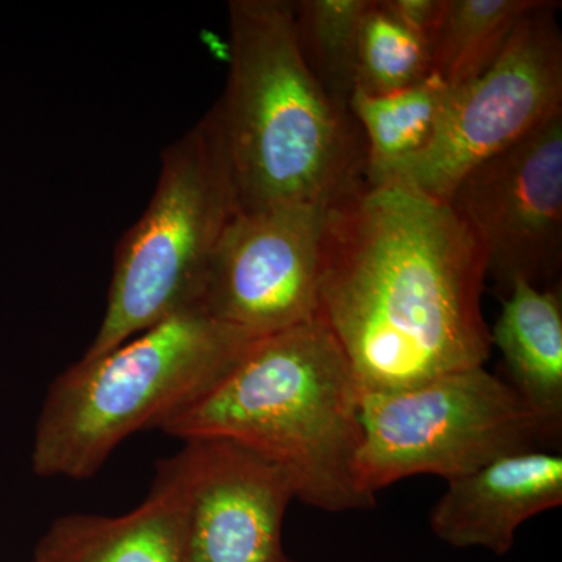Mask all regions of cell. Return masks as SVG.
<instances>
[{"label":"cell","mask_w":562,"mask_h":562,"mask_svg":"<svg viewBox=\"0 0 562 562\" xmlns=\"http://www.w3.org/2000/svg\"><path fill=\"white\" fill-rule=\"evenodd\" d=\"M486 257L447 202L361 181L327 210L316 319L361 395L484 366Z\"/></svg>","instance_id":"1"},{"label":"cell","mask_w":562,"mask_h":562,"mask_svg":"<svg viewBox=\"0 0 562 562\" xmlns=\"http://www.w3.org/2000/svg\"><path fill=\"white\" fill-rule=\"evenodd\" d=\"M180 441H225L290 476L295 501L327 513L371 509L358 483L361 390L339 344L314 319L255 339L209 391L161 425Z\"/></svg>","instance_id":"2"},{"label":"cell","mask_w":562,"mask_h":562,"mask_svg":"<svg viewBox=\"0 0 562 562\" xmlns=\"http://www.w3.org/2000/svg\"><path fill=\"white\" fill-rule=\"evenodd\" d=\"M228 32L227 87L213 110L238 211L330 206L364 181L368 144L303 61L292 2L232 0Z\"/></svg>","instance_id":"3"},{"label":"cell","mask_w":562,"mask_h":562,"mask_svg":"<svg viewBox=\"0 0 562 562\" xmlns=\"http://www.w3.org/2000/svg\"><path fill=\"white\" fill-rule=\"evenodd\" d=\"M257 339L181 310L50 383L33 439L43 479L88 480L125 439L158 428L209 391Z\"/></svg>","instance_id":"4"},{"label":"cell","mask_w":562,"mask_h":562,"mask_svg":"<svg viewBox=\"0 0 562 562\" xmlns=\"http://www.w3.org/2000/svg\"><path fill=\"white\" fill-rule=\"evenodd\" d=\"M236 213L231 161L211 109L162 151L149 205L114 251L105 313L83 357L194 308L211 255Z\"/></svg>","instance_id":"5"},{"label":"cell","mask_w":562,"mask_h":562,"mask_svg":"<svg viewBox=\"0 0 562 562\" xmlns=\"http://www.w3.org/2000/svg\"><path fill=\"white\" fill-rule=\"evenodd\" d=\"M358 483L366 494L416 475L458 479L557 439L505 379L484 366L361 395Z\"/></svg>","instance_id":"6"},{"label":"cell","mask_w":562,"mask_h":562,"mask_svg":"<svg viewBox=\"0 0 562 562\" xmlns=\"http://www.w3.org/2000/svg\"><path fill=\"white\" fill-rule=\"evenodd\" d=\"M560 2L538 0L479 79L450 90L431 143L366 183L447 202L471 169L562 113Z\"/></svg>","instance_id":"7"},{"label":"cell","mask_w":562,"mask_h":562,"mask_svg":"<svg viewBox=\"0 0 562 562\" xmlns=\"http://www.w3.org/2000/svg\"><path fill=\"white\" fill-rule=\"evenodd\" d=\"M447 203L482 247L498 297L517 280L560 288L562 113L471 169Z\"/></svg>","instance_id":"8"},{"label":"cell","mask_w":562,"mask_h":562,"mask_svg":"<svg viewBox=\"0 0 562 562\" xmlns=\"http://www.w3.org/2000/svg\"><path fill=\"white\" fill-rule=\"evenodd\" d=\"M327 210L238 211L211 255L194 308L257 338L316 319Z\"/></svg>","instance_id":"9"},{"label":"cell","mask_w":562,"mask_h":562,"mask_svg":"<svg viewBox=\"0 0 562 562\" xmlns=\"http://www.w3.org/2000/svg\"><path fill=\"white\" fill-rule=\"evenodd\" d=\"M183 443L158 462L179 506L183 561H286L284 517L295 501L290 476L236 443Z\"/></svg>","instance_id":"10"},{"label":"cell","mask_w":562,"mask_h":562,"mask_svg":"<svg viewBox=\"0 0 562 562\" xmlns=\"http://www.w3.org/2000/svg\"><path fill=\"white\" fill-rule=\"evenodd\" d=\"M562 505V457L530 450L490 462L447 482L430 513L439 541L453 549L512 552L519 528Z\"/></svg>","instance_id":"11"},{"label":"cell","mask_w":562,"mask_h":562,"mask_svg":"<svg viewBox=\"0 0 562 562\" xmlns=\"http://www.w3.org/2000/svg\"><path fill=\"white\" fill-rule=\"evenodd\" d=\"M33 562H184L179 506L157 465L149 494L121 516L68 514L50 524Z\"/></svg>","instance_id":"12"},{"label":"cell","mask_w":562,"mask_h":562,"mask_svg":"<svg viewBox=\"0 0 562 562\" xmlns=\"http://www.w3.org/2000/svg\"><path fill=\"white\" fill-rule=\"evenodd\" d=\"M505 368V382L547 430L562 436V290H538L517 280L502 299L491 330Z\"/></svg>","instance_id":"13"},{"label":"cell","mask_w":562,"mask_h":562,"mask_svg":"<svg viewBox=\"0 0 562 562\" xmlns=\"http://www.w3.org/2000/svg\"><path fill=\"white\" fill-rule=\"evenodd\" d=\"M538 0H447L430 43V68L449 90L464 87L494 65L514 29Z\"/></svg>","instance_id":"14"},{"label":"cell","mask_w":562,"mask_h":562,"mask_svg":"<svg viewBox=\"0 0 562 562\" xmlns=\"http://www.w3.org/2000/svg\"><path fill=\"white\" fill-rule=\"evenodd\" d=\"M450 90L430 74L420 83L386 95L351 94L349 109L368 144L364 179L420 154L435 136Z\"/></svg>","instance_id":"15"},{"label":"cell","mask_w":562,"mask_h":562,"mask_svg":"<svg viewBox=\"0 0 562 562\" xmlns=\"http://www.w3.org/2000/svg\"><path fill=\"white\" fill-rule=\"evenodd\" d=\"M368 0H297L295 38L310 72L349 109L357 87L358 38Z\"/></svg>","instance_id":"16"},{"label":"cell","mask_w":562,"mask_h":562,"mask_svg":"<svg viewBox=\"0 0 562 562\" xmlns=\"http://www.w3.org/2000/svg\"><path fill=\"white\" fill-rule=\"evenodd\" d=\"M430 74L428 44L394 20L382 0H368L358 38L355 90L369 95L392 94L420 83Z\"/></svg>","instance_id":"17"},{"label":"cell","mask_w":562,"mask_h":562,"mask_svg":"<svg viewBox=\"0 0 562 562\" xmlns=\"http://www.w3.org/2000/svg\"><path fill=\"white\" fill-rule=\"evenodd\" d=\"M447 0H382V5L394 20L430 43L441 24Z\"/></svg>","instance_id":"18"},{"label":"cell","mask_w":562,"mask_h":562,"mask_svg":"<svg viewBox=\"0 0 562 562\" xmlns=\"http://www.w3.org/2000/svg\"><path fill=\"white\" fill-rule=\"evenodd\" d=\"M284 562H299V561L292 560V558L288 557V560Z\"/></svg>","instance_id":"19"},{"label":"cell","mask_w":562,"mask_h":562,"mask_svg":"<svg viewBox=\"0 0 562 562\" xmlns=\"http://www.w3.org/2000/svg\"><path fill=\"white\" fill-rule=\"evenodd\" d=\"M31 562H33V561H31Z\"/></svg>","instance_id":"20"}]
</instances>
